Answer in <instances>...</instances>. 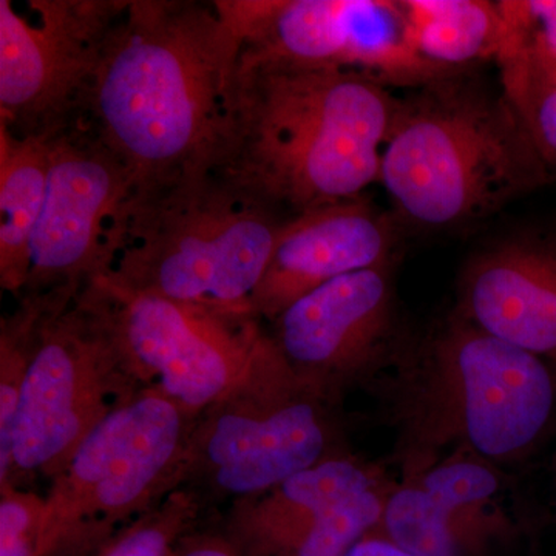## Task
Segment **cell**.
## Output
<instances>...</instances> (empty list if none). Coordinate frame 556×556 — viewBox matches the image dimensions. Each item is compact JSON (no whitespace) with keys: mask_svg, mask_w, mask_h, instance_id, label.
<instances>
[{"mask_svg":"<svg viewBox=\"0 0 556 556\" xmlns=\"http://www.w3.org/2000/svg\"><path fill=\"white\" fill-rule=\"evenodd\" d=\"M241 42L215 2L129 0L110 33L84 123L134 192L208 167L233 100Z\"/></svg>","mask_w":556,"mask_h":556,"instance_id":"cell-1","label":"cell"},{"mask_svg":"<svg viewBox=\"0 0 556 556\" xmlns=\"http://www.w3.org/2000/svg\"><path fill=\"white\" fill-rule=\"evenodd\" d=\"M397 109L399 98L365 73L240 60L208 167L289 219L362 199L379 181Z\"/></svg>","mask_w":556,"mask_h":556,"instance_id":"cell-2","label":"cell"},{"mask_svg":"<svg viewBox=\"0 0 556 556\" xmlns=\"http://www.w3.org/2000/svg\"><path fill=\"white\" fill-rule=\"evenodd\" d=\"M368 388L396 434L399 478L456 450L501 467L519 463L556 424V365L482 331L455 308L407 339Z\"/></svg>","mask_w":556,"mask_h":556,"instance_id":"cell-3","label":"cell"},{"mask_svg":"<svg viewBox=\"0 0 556 556\" xmlns=\"http://www.w3.org/2000/svg\"><path fill=\"white\" fill-rule=\"evenodd\" d=\"M548 179L501 86L460 72L399 100L379 182L409 225H471Z\"/></svg>","mask_w":556,"mask_h":556,"instance_id":"cell-4","label":"cell"},{"mask_svg":"<svg viewBox=\"0 0 556 556\" xmlns=\"http://www.w3.org/2000/svg\"><path fill=\"white\" fill-rule=\"evenodd\" d=\"M288 219L211 167H195L131 193L113 232L112 265L101 277L130 291L252 317V295Z\"/></svg>","mask_w":556,"mask_h":556,"instance_id":"cell-5","label":"cell"},{"mask_svg":"<svg viewBox=\"0 0 556 556\" xmlns=\"http://www.w3.org/2000/svg\"><path fill=\"white\" fill-rule=\"evenodd\" d=\"M197 419L152 390L113 409L50 479L39 556H94L116 526L185 486Z\"/></svg>","mask_w":556,"mask_h":556,"instance_id":"cell-6","label":"cell"},{"mask_svg":"<svg viewBox=\"0 0 556 556\" xmlns=\"http://www.w3.org/2000/svg\"><path fill=\"white\" fill-rule=\"evenodd\" d=\"M121 357L142 390L200 417L249 386L277 350L265 324L116 287L104 277L84 287Z\"/></svg>","mask_w":556,"mask_h":556,"instance_id":"cell-7","label":"cell"},{"mask_svg":"<svg viewBox=\"0 0 556 556\" xmlns=\"http://www.w3.org/2000/svg\"><path fill=\"white\" fill-rule=\"evenodd\" d=\"M84 287H61L40 327L17 402L10 484L56 477L90 431L142 390Z\"/></svg>","mask_w":556,"mask_h":556,"instance_id":"cell-8","label":"cell"},{"mask_svg":"<svg viewBox=\"0 0 556 556\" xmlns=\"http://www.w3.org/2000/svg\"><path fill=\"white\" fill-rule=\"evenodd\" d=\"M338 408L300 386L277 354L249 386L197 419L185 486L193 482L195 492L206 486L233 503L350 452Z\"/></svg>","mask_w":556,"mask_h":556,"instance_id":"cell-9","label":"cell"},{"mask_svg":"<svg viewBox=\"0 0 556 556\" xmlns=\"http://www.w3.org/2000/svg\"><path fill=\"white\" fill-rule=\"evenodd\" d=\"M129 0H0V126L54 138L79 123L102 51Z\"/></svg>","mask_w":556,"mask_h":556,"instance_id":"cell-10","label":"cell"},{"mask_svg":"<svg viewBox=\"0 0 556 556\" xmlns=\"http://www.w3.org/2000/svg\"><path fill=\"white\" fill-rule=\"evenodd\" d=\"M217 7L240 38V60L354 70L413 89L452 75L408 46L401 2L217 0Z\"/></svg>","mask_w":556,"mask_h":556,"instance_id":"cell-11","label":"cell"},{"mask_svg":"<svg viewBox=\"0 0 556 556\" xmlns=\"http://www.w3.org/2000/svg\"><path fill=\"white\" fill-rule=\"evenodd\" d=\"M391 268L393 263L336 278L295 300L266 328L300 386L336 407L393 367L407 342Z\"/></svg>","mask_w":556,"mask_h":556,"instance_id":"cell-12","label":"cell"},{"mask_svg":"<svg viewBox=\"0 0 556 556\" xmlns=\"http://www.w3.org/2000/svg\"><path fill=\"white\" fill-rule=\"evenodd\" d=\"M396 481L350 450L233 501L222 533L240 556H343L378 529Z\"/></svg>","mask_w":556,"mask_h":556,"instance_id":"cell-13","label":"cell"},{"mask_svg":"<svg viewBox=\"0 0 556 556\" xmlns=\"http://www.w3.org/2000/svg\"><path fill=\"white\" fill-rule=\"evenodd\" d=\"M131 193L129 170L83 119L54 137L24 292L84 287L108 274L113 232Z\"/></svg>","mask_w":556,"mask_h":556,"instance_id":"cell-14","label":"cell"},{"mask_svg":"<svg viewBox=\"0 0 556 556\" xmlns=\"http://www.w3.org/2000/svg\"><path fill=\"white\" fill-rule=\"evenodd\" d=\"M506 490L503 467L456 450L397 479L375 532L419 556L508 555L521 527L504 504Z\"/></svg>","mask_w":556,"mask_h":556,"instance_id":"cell-15","label":"cell"},{"mask_svg":"<svg viewBox=\"0 0 556 556\" xmlns=\"http://www.w3.org/2000/svg\"><path fill=\"white\" fill-rule=\"evenodd\" d=\"M396 223L365 197L288 219L251 299L252 317L269 324L289 305L336 278L393 263Z\"/></svg>","mask_w":556,"mask_h":556,"instance_id":"cell-16","label":"cell"},{"mask_svg":"<svg viewBox=\"0 0 556 556\" xmlns=\"http://www.w3.org/2000/svg\"><path fill=\"white\" fill-rule=\"evenodd\" d=\"M455 309L556 365V236L511 237L482 249L464 266Z\"/></svg>","mask_w":556,"mask_h":556,"instance_id":"cell-17","label":"cell"},{"mask_svg":"<svg viewBox=\"0 0 556 556\" xmlns=\"http://www.w3.org/2000/svg\"><path fill=\"white\" fill-rule=\"evenodd\" d=\"M408 46L445 73L495 61L514 33L504 0H399Z\"/></svg>","mask_w":556,"mask_h":556,"instance_id":"cell-18","label":"cell"},{"mask_svg":"<svg viewBox=\"0 0 556 556\" xmlns=\"http://www.w3.org/2000/svg\"><path fill=\"white\" fill-rule=\"evenodd\" d=\"M53 138L14 137L0 126V287L24 294L31 241L38 229L51 167Z\"/></svg>","mask_w":556,"mask_h":556,"instance_id":"cell-19","label":"cell"},{"mask_svg":"<svg viewBox=\"0 0 556 556\" xmlns=\"http://www.w3.org/2000/svg\"><path fill=\"white\" fill-rule=\"evenodd\" d=\"M500 86L535 146L538 155L556 178V60L514 25V33L496 60Z\"/></svg>","mask_w":556,"mask_h":556,"instance_id":"cell-20","label":"cell"},{"mask_svg":"<svg viewBox=\"0 0 556 556\" xmlns=\"http://www.w3.org/2000/svg\"><path fill=\"white\" fill-rule=\"evenodd\" d=\"M60 288L24 292L16 311L0 320V486L11 482V447L22 383L30 365L40 327Z\"/></svg>","mask_w":556,"mask_h":556,"instance_id":"cell-21","label":"cell"},{"mask_svg":"<svg viewBox=\"0 0 556 556\" xmlns=\"http://www.w3.org/2000/svg\"><path fill=\"white\" fill-rule=\"evenodd\" d=\"M203 497L179 486L144 515L121 527L94 556H174L182 538L195 530Z\"/></svg>","mask_w":556,"mask_h":556,"instance_id":"cell-22","label":"cell"},{"mask_svg":"<svg viewBox=\"0 0 556 556\" xmlns=\"http://www.w3.org/2000/svg\"><path fill=\"white\" fill-rule=\"evenodd\" d=\"M43 496L21 485L0 486V556H39Z\"/></svg>","mask_w":556,"mask_h":556,"instance_id":"cell-23","label":"cell"},{"mask_svg":"<svg viewBox=\"0 0 556 556\" xmlns=\"http://www.w3.org/2000/svg\"><path fill=\"white\" fill-rule=\"evenodd\" d=\"M527 38L556 60V0H510Z\"/></svg>","mask_w":556,"mask_h":556,"instance_id":"cell-24","label":"cell"},{"mask_svg":"<svg viewBox=\"0 0 556 556\" xmlns=\"http://www.w3.org/2000/svg\"><path fill=\"white\" fill-rule=\"evenodd\" d=\"M174 556H240L222 532H190L175 548Z\"/></svg>","mask_w":556,"mask_h":556,"instance_id":"cell-25","label":"cell"},{"mask_svg":"<svg viewBox=\"0 0 556 556\" xmlns=\"http://www.w3.org/2000/svg\"><path fill=\"white\" fill-rule=\"evenodd\" d=\"M343 556H419L372 530Z\"/></svg>","mask_w":556,"mask_h":556,"instance_id":"cell-26","label":"cell"},{"mask_svg":"<svg viewBox=\"0 0 556 556\" xmlns=\"http://www.w3.org/2000/svg\"><path fill=\"white\" fill-rule=\"evenodd\" d=\"M554 478H555V496H556V460H555V467H554Z\"/></svg>","mask_w":556,"mask_h":556,"instance_id":"cell-27","label":"cell"}]
</instances>
